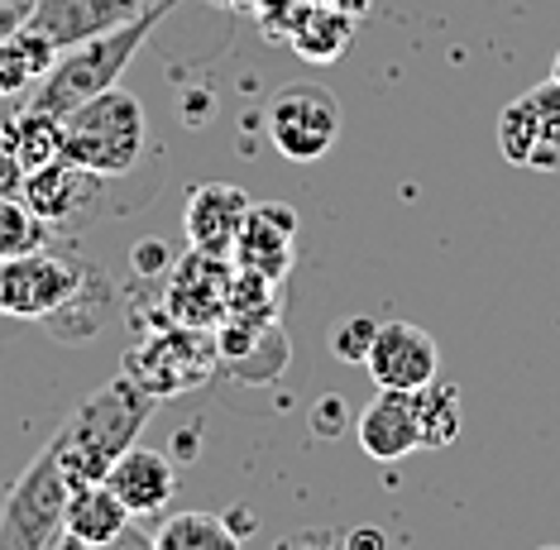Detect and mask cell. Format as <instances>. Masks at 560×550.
<instances>
[{
    "mask_svg": "<svg viewBox=\"0 0 560 550\" xmlns=\"http://www.w3.org/2000/svg\"><path fill=\"white\" fill-rule=\"evenodd\" d=\"M354 436H360V450L378 465H398V459L417 455L422 450V426H417L412 393L378 388V398L354 421Z\"/></svg>",
    "mask_w": 560,
    "mask_h": 550,
    "instance_id": "cell-14",
    "label": "cell"
},
{
    "mask_svg": "<svg viewBox=\"0 0 560 550\" xmlns=\"http://www.w3.org/2000/svg\"><path fill=\"white\" fill-rule=\"evenodd\" d=\"M86 550H154V531H149V527H139V522H130V527L116 531V536H110V541L86 546Z\"/></svg>",
    "mask_w": 560,
    "mask_h": 550,
    "instance_id": "cell-29",
    "label": "cell"
},
{
    "mask_svg": "<svg viewBox=\"0 0 560 550\" xmlns=\"http://www.w3.org/2000/svg\"><path fill=\"white\" fill-rule=\"evenodd\" d=\"M221 368V350H215V330L177 326V321H154L144 330V340L130 344L120 374H130L149 398H177L192 393Z\"/></svg>",
    "mask_w": 560,
    "mask_h": 550,
    "instance_id": "cell-4",
    "label": "cell"
},
{
    "mask_svg": "<svg viewBox=\"0 0 560 550\" xmlns=\"http://www.w3.org/2000/svg\"><path fill=\"white\" fill-rule=\"evenodd\" d=\"M154 550H240V531L215 513H173L154 527Z\"/></svg>",
    "mask_w": 560,
    "mask_h": 550,
    "instance_id": "cell-21",
    "label": "cell"
},
{
    "mask_svg": "<svg viewBox=\"0 0 560 550\" xmlns=\"http://www.w3.org/2000/svg\"><path fill=\"white\" fill-rule=\"evenodd\" d=\"M292 259H298V211L288 201H254L245 225H240L231 264L283 288L292 273Z\"/></svg>",
    "mask_w": 560,
    "mask_h": 550,
    "instance_id": "cell-9",
    "label": "cell"
},
{
    "mask_svg": "<svg viewBox=\"0 0 560 550\" xmlns=\"http://www.w3.org/2000/svg\"><path fill=\"white\" fill-rule=\"evenodd\" d=\"M354 15L346 10H330L322 0H307V5H298L283 24V44H292V54L302 62H312V68H330L340 54L350 48L354 38Z\"/></svg>",
    "mask_w": 560,
    "mask_h": 550,
    "instance_id": "cell-17",
    "label": "cell"
},
{
    "mask_svg": "<svg viewBox=\"0 0 560 550\" xmlns=\"http://www.w3.org/2000/svg\"><path fill=\"white\" fill-rule=\"evenodd\" d=\"M58 550H86V546H82V541H72V536H62Z\"/></svg>",
    "mask_w": 560,
    "mask_h": 550,
    "instance_id": "cell-35",
    "label": "cell"
},
{
    "mask_svg": "<svg viewBox=\"0 0 560 550\" xmlns=\"http://www.w3.org/2000/svg\"><path fill=\"white\" fill-rule=\"evenodd\" d=\"M139 153H144V106L120 86L62 115V159L78 168L96 177H125Z\"/></svg>",
    "mask_w": 560,
    "mask_h": 550,
    "instance_id": "cell-3",
    "label": "cell"
},
{
    "mask_svg": "<svg viewBox=\"0 0 560 550\" xmlns=\"http://www.w3.org/2000/svg\"><path fill=\"white\" fill-rule=\"evenodd\" d=\"M24 191V163L15 159V149L0 139V197H20Z\"/></svg>",
    "mask_w": 560,
    "mask_h": 550,
    "instance_id": "cell-28",
    "label": "cell"
},
{
    "mask_svg": "<svg viewBox=\"0 0 560 550\" xmlns=\"http://www.w3.org/2000/svg\"><path fill=\"white\" fill-rule=\"evenodd\" d=\"M154 402L159 398H149L130 374L110 378L101 393H92L54 436L62 479H68L72 489L106 479L110 465H116L130 445H139V431L154 417Z\"/></svg>",
    "mask_w": 560,
    "mask_h": 550,
    "instance_id": "cell-1",
    "label": "cell"
},
{
    "mask_svg": "<svg viewBox=\"0 0 560 550\" xmlns=\"http://www.w3.org/2000/svg\"><path fill=\"white\" fill-rule=\"evenodd\" d=\"M96 191H101L96 173H86V168H78V163H68V159H54V163H44V168L24 173L20 197L44 225H68V221H78V215L92 207Z\"/></svg>",
    "mask_w": 560,
    "mask_h": 550,
    "instance_id": "cell-15",
    "label": "cell"
},
{
    "mask_svg": "<svg viewBox=\"0 0 560 550\" xmlns=\"http://www.w3.org/2000/svg\"><path fill=\"white\" fill-rule=\"evenodd\" d=\"M346 550H388V541H384L378 527H360V531L346 536Z\"/></svg>",
    "mask_w": 560,
    "mask_h": 550,
    "instance_id": "cell-32",
    "label": "cell"
},
{
    "mask_svg": "<svg viewBox=\"0 0 560 550\" xmlns=\"http://www.w3.org/2000/svg\"><path fill=\"white\" fill-rule=\"evenodd\" d=\"M298 5H307V0H254V20L269 38H283V24Z\"/></svg>",
    "mask_w": 560,
    "mask_h": 550,
    "instance_id": "cell-27",
    "label": "cell"
},
{
    "mask_svg": "<svg viewBox=\"0 0 560 550\" xmlns=\"http://www.w3.org/2000/svg\"><path fill=\"white\" fill-rule=\"evenodd\" d=\"M499 149L513 168H537L541 163V120H537V106L532 96H517L508 101L503 115H499Z\"/></svg>",
    "mask_w": 560,
    "mask_h": 550,
    "instance_id": "cell-23",
    "label": "cell"
},
{
    "mask_svg": "<svg viewBox=\"0 0 560 550\" xmlns=\"http://www.w3.org/2000/svg\"><path fill=\"white\" fill-rule=\"evenodd\" d=\"M249 207L254 201L245 197V187H235V183H201V187H192V197H187V207H183L187 245L201 249V254H221V259H231Z\"/></svg>",
    "mask_w": 560,
    "mask_h": 550,
    "instance_id": "cell-12",
    "label": "cell"
},
{
    "mask_svg": "<svg viewBox=\"0 0 560 550\" xmlns=\"http://www.w3.org/2000/svg\"><path fill=\"white\" fill-rule=\"evenodd\" d=\"M0 139L15 149L24 173H34V168H44V163L62 159V120L58 115H48V110H34V106L15 110L10 120H0Z\"/></svg>",
    "mask_w": 560,
    "mask_h": 550,
    "instance_id": "cell-20",
    "label": "cell"
},
{
    "mask_svg": "<svg viewBox=\"0 0 560 550\" xmlns=\"http://www.w3.org/2000/svg\"><path fill=\"white\" fill-rule=\"evenodd\" d=\"M541 550H560V546H541Z\"/></svg>",
    "mask_w": 560,
    "mask_h": 550,
    "instance_id": "cell-37",
    "label": "cell"
},
{
    "mask_svg": "<svg viewBox=\"0 0 560 550\" xmlns=\"http://www.w3.org/2000/svg\"><path fill=\"white\" fill-rule=\"evenodd\" d=\"M86 268L54 249H30L0 264V312L15 321H48L78 297Z\"/></svg>",
    "mask_w": 560,
    "mask_h": 550,
    "instance_id": "cell-7",
    "label": "cell"
},
{
    "mask_svg": "<svg viewBox=\"0 0 560 550\" xmlns=\"http://www.w3.org/2000/svg\"><path fill=\"white\" fill-rule=\"evenodd\" d=\"M532 106H537V120H541V163L537 168H556L560 163V82L551 77V82L532 86Z\"/></svg>",
    "mask_w": 560,
    "mask_h": 550,
    "instance_id": "cell-25",
    "label": "cell"
},
{
    "mask_svg": "<svg viewBox=\"0 0 560 550\" xmlns=\"http://www.w3.org/2000/svg\"><path fill=\"white\" fill-rule=\"evenodd\" d=\"M264 125L288 163H316L340 139V101L322 82H288L273 92Z\"/></svg>",
    "mask_w": 560,
    "mask_h": 550,
    "instance_id": "cell-6",
    "label": "cell"
},
{
    "mask_svg": "<svg viewBox=\"0 0 560 550\" xmlns=\"http://www.w3.org/2000/svg\"><path fill=\"white\" fill-rule=\"evenodd\" d=\"M48 230L39 215L24 207V197H0V264L5 259H20L30 249H44L48 245Z\"/></svg>",
    "mask_w": 560,
    "mask_h": 550,
    "instance_id": "cell-24",
    "label": "cell"
},
{
    "mask_svg": "<svg viewBox=\"0 0 560 550\" xmlns=\"http://www.w3.org/2000/svg\"><path fill=\"white\" fill-rule=\"evenodd\" d=\"M374 336H378V321L374 316H346L336 330H330V354L340 364H364L369 350H374Z\"/></svg>",
    "mask_w": 560,
    "mask_h": 550,
    "instance_id": "cell-26",
    "label": "cell"
},
{
    "mask_svg": "<svg viewBox=\"0 0 560 550\" xmlns=\"http://www.w3.org/2000/svg\"><path fill=\"white\" fill-rule=\"evenodd\" d=\"M130 507L120 503L116 493H110V483H82V489L68 493V517H62V536H72V541L82 546H101L110 541L116 531L130 527Z\"/></svg>",
    "mask_w": 560,
    "mask_h": 550,
    "instance_id": "cell-18",
    "label": "cell"
},
{
    "mask_svg": "<svg viewBox=\"0 0 560 550\" xmlns=\"http://www.w3.org/2000/svg\"><path fill=\"white\" fill-rule=\"evenodd\" d=\"M110 493L130 507V517H154L173 503L177 493V469L163 450H149V445H130L116 465H110Z\"/></svg>",
    "mask_w": 560,
    "mask_h": 550,
    "instance_id": "cell-16",
    "label": "cell"
},
{
    "mask_svg": "<svg viewBox=\"0 0 560 550\" xmlns=\"http://www.w3.org/2000/svg\"><path fill=\"white\" fill-rule=\"evenodd\" d=\"M417 426H422V450H445L460 436V388L451 378H431L412 393Z\"/></svg>",
    "mask_w": 560,
    "mask_h": 550,
    "instance_id": "cell-22",
    "label": "cell"
},
{
    "mask_svg": "<svg viewBox=\"0 0 560 550\" xmlns=\"http://www.w3.org/2000/svg\"><path fill=\"white\" fill-rule=\"evenodd\" d=\"M34 5H39V0H0V38L24 30L30 15H34Z\"/></svg>",
    "mask_w": 560,
    "mask_h": 550,
    "instance_id": "cell-30",
    "label": "cell"
},
{
    "mask_svg": "<svg viewBox=\"0 0 560 550\" xmlns=\"http://www.w3.org/2000/svg\"><path fill=\"white\" fill-rule=\"evenodd\" d=\"M322 5H330V10H346V15H369V5H374V0H322Z\"/></svg>",
    "mask_w": 560,
    "mask_h": 550,
    "instance_id": "cell-33",
    "label": "cell"
},
{
    "mask_svg": "<svg viewBox=\"0 0 560 550\" xmlns=\"http://www.w3.org/2000/svg\"><path fill=\"white\" fill-rule=\"evenodd\" d=\"M149 5H154V0H39L30 24L62 54V48H72V44H86V38L130 24L135 15H144Z\"/></svg>",
    "mask_w": 560,
    "mask_h": 550,
    "instance_id": "cell-11",
    "label": "cell"
},
{
    "mask_svg": "<svg viewBox=\"0 0 560 550\" xmlns=\"http://www.w3.org/2000/svg\"><path fill=\"white\" fill-rule=\"evenodd\" d=\"M211 5H225V10H240V15H254V0H211Z\"/></svg>",
    "mask_w": 560,
    "mask_h": 550,
    "instance_id": "cell-34",
    "label": "cell"
},
{
    "mask_svg": "<svg viewBox=\"0 0 560 550\" xmlns=\"http://www.w3.org/2000/svg\"><path fill=\"white\" fill-rule=\"evenodd\" d=\"M135 268H139V273H168V249L149 239V245L135 249Z\"/></svg>",
    "mask_w": 560,
    "mask_h": 550,
    "instance_id": "cell-31",
    "label": "cell"
},
{
    "mask_svg": "<svg viewBox=\"0 0 560 550\" xmlns=\"http://www.w3.org/2000/svg\"><path fill=\"white\" fill-rule=\"evenodd\" d=\"M68 493H72V483L62 479L58 445L48 441L5 493V507H0V550H58L62 517H68Z\"/></svg>",
    "mask_w": 560,
    "mask_h": 550,
    "instance_id": "cell-5",
    "label": "cell"
},
{
    "mask_svg": "<svg viewBox=\"0 0 560 550\" xmlns=\"http://www.w3.org/2000/svg\"><path fill=\"white\" fill-rule=\"evenodd\" d=\"M173 10H177V0H154L144 15H135L130 24H120V30L96 34V38H86V44L62 48L58 62L48 68V77L34 86L24 106L48 110V115H58V120H62V115H72L78 106H86L92 96L110 92V86H120L125 68L139 58V48L149 44V34H154L159 24L173 15Z\"/></svg>",
    "mask_w": 560,
    "mask_h": 550,
    "instance_id": "cell-2",
    "label": "cell"
},
{
    "mask_svg": "<svg viewBox=\"0 0 560 550\" xmlns=\"http://www.w3.org/2000/svg\"><path fill=\"white\" fill-rule=\"evenodd\" d=\"M369 378L378 388H398V393H417L431 378H441V350L422 326L412 321H378L374 350H369Z\"/></svg>",
    "mask_w": 560,
    "mask_h": 550,
    "instance_id": "cell-10",
    "label": "cell"
},
{
    "mask_svg": "<svg viewBox=\"0 0 560 550\" xmlns=\"http://www.w3.org/2000/svg\"><path fill=\"white\" fill-rule=\"evenodd\" d=\"M215 350H221V368H231L240 383H269L288 364L283 316L278 321H235V316H225L215 326Z\"/></svg>",
    "mask_w": 560,
    "mask_h": 550,
    "instance_id": "cell-13",
    "label": "cell"
},
{
    "mask_svg": "<svg viewBox=\"0 0 560 550\" xmlns=\"http://www.w3.org/2000/svg\"><path fill=\"white\" fill-rule=\"evenodd\" d=\"M551 77H556V82H560V54H556V62H551Z\"/></svg>",
    "mask_w": 560,
    "mask_h": 550,
    "instance_id": "cell-36",
    "label": "cell"
},
{
    "mask_svg": "<svg viewBox=\"0 0 560 550\" xmlns=\"http://www.w3.org/2000/svg\"><path fill=\"white\" fill-rule=\"evenodd\" d=\"M231 278H235V264H231V259H221V254H201V249L187 245L183 259H173L168 273H163L159 321L215 330V326L225 321Z\"/></svg>",
    "mask_w": 560,
    "mask_h": 550,
    "instance_id": "cell-8",
    "label": "cell"
},
{
    "mask_svg": "<svg viewBox=\"0 0 560 550\" xmlns=\"http://www.w3.org/2000/svg\"><path fill=\"white\" fill-rule=\"evenodd\" d=\"M54 62H58V48L48 44V38L34 30V24H24V30L5 34V38H0V96L34 92V86L48 77Z\"/></svg>",
    "mask_w": 560,
    "mask_h": 550,
    "instance_id": "cell-19",
    "label": "cell"
}]
</instances>
